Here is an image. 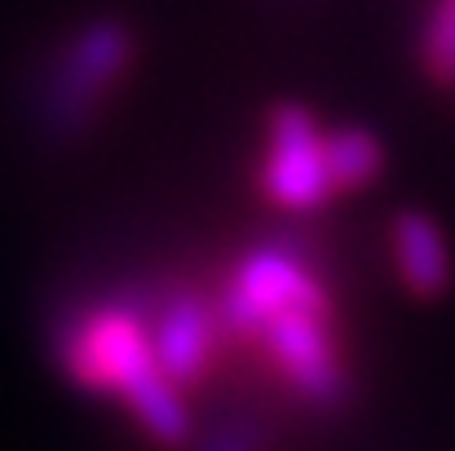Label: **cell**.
Returning <instances> with one entry per match:
<instances>
[{"mask_svg":"<svg viewBox=\"0 0 455 451\" xmlns=\"http://www.w3.org/2000/svg\"><path fill=\"white\" fill-rule=\"evenodd\" d=\"M336 327V305L327 297L275 314L257 336L283 385L314 412H336L349 403V367Z\"/></svg>","mask_w":455,"mask_h":451,"instance_id":"3","label":"cell"},{"mask_svg":"<svg viewBox=\"0 0 455 451\" xmlns=\"http://www.w3.org/2000/svg\"><path fill=\"white\" fill-rule=\"evenodd\" d=\"M309 301H327V288L305 266L301 253H292L283 244H261L235 262V270L217 297V314H221L226 336L257 341L275 314H283L292 305H309Z\"/></svg>","mask_w":455,"mask_h":451,"instance_id":"4","label":"cell"},{"mask_svg":"<svg viewBox=\"0 0 455 451\" xmlns=\"http://www.w3.org/2000/svg\"><path fill=\"white\" fill-rule=\"evenodd\" d=\"M129 67H133L129 22H120V18L84 22L62 44V58L53 62V71L44 76V89H40V120H44L49 138L53 142L80 138L98 120L107 93L129 76Z\"/></svg>","mask_w":455,"mask_h":451,"instance_id":"2","label":"cell"},{"mask_svg":"<svg viewBox=\"0 0 455 451\" xmlns=\"http://www.w3.org/2000/svg\"><path fill=\"white\" fill-rule=\"evenodd\" d=\"M261 430L252 425V421H226V425H217L208 439H204V447L199 451H261Z\"/></svg>","mask_w":455,"mask_h":451,"instance_id":"10","label":"cell"},{"mask_svg":"<svg viewBox=\"0 0 455 451\" xmlns=\"http://www.w3.org/2000/svg\"><path fill=\"white\" fill-rule=\"evenodd\" d=\"M389 248H394V266L398 279L411 297L434 301L451 288L455 266H451V244L443 235V226L420 213V208H403L394 213V230H389Z\"/></svg>","mask_w":455,"mask_h":451,"instance_id":"7","label":"cell"},{"mask_svg":"<svg viewBox=\"0 0 455 451\" xmlns=\"http://www.w3.org/2000/svg\"><path fill=\"white\" fill-rule=\"evenodd\" d=\"M261 190L283 213H314L336 195L327 164V133L301 102H279L266 120Z\"/></svg>","mask_w":455,"mask_h":451,"instance_id":"5","label":"cell"},{"mask_svg":"<svg viewBox=\"0 0 455 451\" xmlns=\"http://www.w3.org/2000/svg\"><path fill=\"white\" fill-rule=\"evenodd\" d=\"M327 164H331L336 195L367 190L385 173V147H380V138L371 129L345 125V129H331L327 133Z\"/></svg>","mask_w":455,"mask_h":451,"instance_id":"8","label":"cell"},{"mask_svg":"<svg viewBox=\"0 0 455 451\" xmlns=\"http://www.w3.org/2000/svg\"><path fill=\"white\" fill-rule=\"evenodd\" d=\"M62 367L89 394L116 399L142 434L181 447L195 434V416L186 390L159 367L151 323L133 305H98L89 310L62 341Z\"/></svg>","mask_w":455,"mask_h":451,"instance_id":"1","label":"cell"},{"mask_svg":"<svg viewBox=\"0 0 455 451\" xmlns=\"http://www.w3.org/2000/svg\"><path fill=\"white\" fill-rule=\"evenodd\" d=\"M420 62L438 85H455V0H434L420 36Z\"/></svg>","mask_w":455,"mask_h":451,"instance_id":"9","label":"cell"},{"mask_svg":"<svg viewBox=\"0 0 455 451\" xmlns=\"http://www.w3.org/2000/svg\"><path fill=\"white\" fill-rule=\"evenodd\" d=\"M217 336H221V314H217V301L199 297V293H177V297L164 301L159 318L151 323V341H155V358L159 367L181 385H199L208 363H212V350H217Z\"/></svg>","mask_w":455,"mask_h":451,"instance_id":"6","label":"cell"}]
</instances>
